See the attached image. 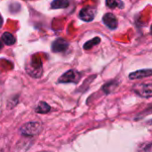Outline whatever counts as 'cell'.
Returning <instances> with one entry per match:
<instances>
[{
  "instance_id": "obj_1",
  "label": "cell",
  "mask_w": 152,
  "mask_h": 152,
  "mask_svg": "<svg viewBox=\"0 0 152 152\" xmlns=\"http://www.w3.org/2000/svg\"><path fill=\"white\" fill-rule=\"evenodd\" d=\"M134 90L142 97H152V83H141L134 86Z\"/></svg>"
},
{
  "instance_id": "obj_2",
  "label": "cell",
  "mask_w": 152,
  "mask_h": 152,
  "mask_svg": "<svg viewBox=\"0 0 152 152\" xmlns=\"http://www.w3.org/2000/svg\"><path fill=\"white\" fill-rule=\"evenodd\" d=\"M41 129V126L37 122H29L24 125L20 128V132L23 135L26 136H32L37 134Z\"/></svg>"
},
{
  "instance_id": "obj_3",
  "label": "cell",
  "mask_w": 152,
  "mask_h": 152,
  "mask_svg": "<svg viewBox=\"0 0 152 152\" xmlns=\"http://www.w3.org/2000/svg\"><path fill=\"white\" fill-rule=\"evenodd\" d=\"M80 77L81 75L79 72L74 69H70L67 71L66 73H64L59 78V82L60 83H77L78 80L80 79Z\"/></svg>"
},
{
  "instance_id": "obj_4",
  "label": "cell",
  "mask_w": 152,
  "mask_h": 152,
  "mask_svg": "<svg viewBox=\"0 0 152 152\" xmlns=\"http://www.w3.org/2000/svg\"><path fill=\"white\" fill-rule=\"evenodd\" d=\"M94 16H95V10L91 6L84 7L79 12V17L84 21H92Z\"/></svg>"
},
{
  "instance_id": "obj_5",
  "label": "cell",
  "mask_w": 152,
  "mask_h": 152,
  "mask_svg": "<svg viewBox=\"0 0 152 152\" xmlns=\"http://www.w3.org/2000/svg\"><path fill=\"white\" fill-rule=\"evenodd\" d=\"M69 47V43L63 38L56 39L52 45V49L54 53H62L66 51Z\"/></svg>"
},
{
  "instance_id": "obj_6",
  "label": "cell",
  "mask_w": 152,
  "mask_h": 152,
  "mask_svg": "<svg viewBox=\"0 0 152 152\" xmlns=\"http://www.w3.org/2000/svg\"><path fill=\"white\" fill-rule=\"evenodd\" d=\"M102 20H103L104 24L111 29H115L118 27V20L113 13H110V12L106 13L103 16Z\"/></svg>"
},
{
  "instance_id": "obj_7",
  "label": "cell",
  "mask_w": 152,
  "mask_h": 152,
  "mask_svg": "<svg viewBox=\"0 0 152 152\" xmlns=\"http://www.w3.org/2000/svg\"><path fill=\"white\" fill-rule=\"evenodd\" d=\"M152 76V69H142L135 72H133L129 75L130 79H137V78H142Z\"/></svg>"
},
{
  "instance_id": "obj_8",
  "label": "cell",
  "mask_w": 152,
  "mask_h": 152,
  "mask_svg": "<svg viewBox=\"0 0 152 152\" xmlns=\"http://www.w3.org/2000/svg\"><path fill=\"white\" fill-rule=\"evenodd\" d=\"M69 6L68 0H53L51 7L53 9H61V8H67Z\"/></svg>"
},
{
  "instance_id": "obj_9",
  "label": "cell",
  "mask_w": 152,
  "mask_h": 152,
  "mask_svg": "<svg viewBox=\"0 0 152 152\" xmlns=\"http://www.w3.org/2000/svg\"><path fill=\"white\" fill-rule=\"evenodd\" d=\"M2 40L4 41V43L7 45H12L15 43V38L14 37L9 33V32H4L2 35Z\"/></svg>"
},
{
  "instance_id": "obj_10",
  "label": "cell",
  "mask_w": 152,
  "mask_h": 152,
  "mask_svg": "<svg viewBox=\"0 0 152 152\" xmlns=\"http://www.w3.org/2000/svg\"><path fill=\"white\" fill-rule=\"evenodd\" d=\"M106 4L110 9L123 8L124 7V4L121 0H106Z\"/></svg>"
},
{
  "instance_id": "obj_11",
  "label": "cell",
  "mask_w": 152,
  "mask_h": 152,
  "mask_svg": "<svg viewBox=\"0 0 152 152\" xmlns=\"http://www.w3.org/2000/svg\"><path fill=\"white\" fill-rule=\"evenodd\" d=\"M50 106L45 103V102H39V104L37 105V107L36 108V111L37 113H42V114H45V113H47L49 110H50Z\"/></svg>"
},
{
  "instance_id": "obj_12",
  "label": "cell",
  "mask_w": 152,
  "mask_h": 152,
  "mask_svg": "<svg viewBox=\"0 0 152 152\" xmlns=\"http://www.w3.org/2000/svg\"><path fill=\"white\" fill-rule=\"evenodd\" d=\"M100 42H101V39H100L99 37H94V38H93L92 40L86 42V43L84 45V48H85L86 50V49H90V48H92L93 46L98 45Z\"/></svg>"
},
{
  "instance_id": "obj_13",
  "label": "cell",
  "mask_w": 152,
  "mask_h": 152,
  "mask_svg": "<svg viewBox=\"0 0 152 152\" xmlns=\"http://www.w3.org/2000/svg\"><path fill=\"white\" fill-rule=\"evenodd\" d=\"M3 22H4V20H3V18H2V16H1V14H0V28H1L2 26H3Z\"/></svg>"
},
{
  "instance_id": "obj_14",
  "label": "cell",
  "mask_w": 152,
  "mask_h": 152,
  "mask_svg": "<svg viewBox=\"0 0 152 152\" xmlns=\"http://www.w3.org/2000/svg\"><path fill=\"white\" fill-rule=\"evenodd\" d=\"M2 47H3V45H2V42L0 41V49H2Z\"/></svg>"
}]
</instances>
